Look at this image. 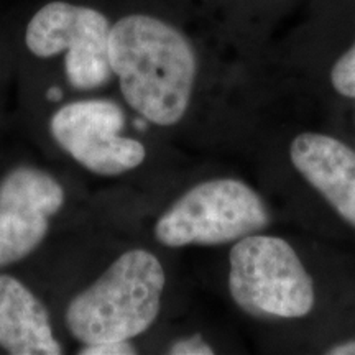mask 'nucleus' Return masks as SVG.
Here are the masks:
<instances>
[{
	"label": "nucleus",
	"instance_id": "f257e3e1",
	"mask_svg": "<svg viewBox=\"0 0 355 355\" xmlns=\"http://www.w3.org/2000/svg\"><path fill=\"white\" fill-rule=\"evenodd\" d=\"M109 61L127 104L145 121L171 127L184 117L199 63L178 26L148 12L112 19Z\"/></svg>",
	"mask_w": 355,
	"mask_h": 355
},
{
	"label": "nucleus",
	"instance_id": "f03ea898",
	"mask_svg": "<svg viewBox=\"0 0 355 355\" xmlns=\"http://www.w3.org/2000/svg\"><path fill=\"white\" fill-rule=\"evenodd\" d=\"M166 275L152 252L132 248L117 257L66 308L69 334L83 345L132 340L157 321Z\"/></svg>",
	"mask_w": 355,
	"mask_h": 355
},
{
	"label": "nucleus",
	"instance_id": "7ed1b4c3",
	"mask_svg": "<svg viewBox=\"0 0 355 355\" xmlns=\"http://www.w3.org/2000/svg\"><path fill=\"white\" fill-rule=\"evenodd\" d=\"M112 17L101 7L78 0H48L26 20L21 43L35 60L61 58L66 81L78 91L107 86Z\"/></svg>",
	"mask_w": 355,
	"mask_h": 355
},
{
	"label": "nucleus",
	"instance_id": "20e7f679",
	"mask_svg": "<svg viewBox=\"0 0 355 355\" xmlns=\"http://www.w3.org/2000/svg\"><path fill=\"white\" fill-rule=\"evenodd\" d=\"M229 291L234 303L261 318L300 319L314 308V283L290 243L250 234L229 254Z\"/></svg>",
	"mask_w": 355,
	"mask_h": 355
},
{
	"label": "nucleus",
	"instance_id": "39448f33",
	"mask_svg": "<svg viewBox=\"0 0 355 355\" xmlns=\"http://www.w3.org/2000/svg\"><path fill=\"white\" fill-rule=\"evenodd\" d=\"M270 224L263 199L232 178L199 183L173 202L155 224V239L165 247L222 245L237 242Z\"/></svg>",
	"mask_w": 355,
	"mask_h": 355
},
{
	"label": "nucleus",
	"instance_id": "423d86ee",
	"mask_svg": "<svg viewBox=\"0 0 355 355\" xmlns=\"http://www.w3.org/2000/svg\"><path fill=\"white\" fill-rule=\"evenodd\" d=\"M125 114L109 99L74 101L50 119V133L74 162L99 176H119L146 158L141 141L122 135Z\"/></svg>",
	"mask_w": 355,
	"mask_h": 355
},
{
	"label": "nucleus",
	"instance_id": "0eeeda50",
	"mask_svg": "<svg viewBox=\"0 0 355 355\" xmlns=\"http://www.w3.org/2000/svg\"><path fill=\"white\" fill-rule=\"evenodd\" d=\"M64 201L60 181L40 168L19 165L0 180V270L42 245Z\"/></svg>",
	"mask_w": 355,
	"mask_h": 355
},
{
	"label": "nucleus",
	"instance_id": "6e6552de",
	"mask_svg": "<svg viewBox=\"0 0 355 355\" xmlns=\"http://www.w3.org/2000/svg\"><path fill=\"white\" fill-rule=\"evenodd\" d=\"M293 166L355 227V152L340 140L306 132L290 146Z\"/></svg>",
	"mask_w": 355,
	"mask_h": 355
},
{
	"label": "nucleus",
	"instance_id": "1a4fd4ad",
	"mask_svg": "<svg viewBox=\"0 0 355 355\" xmlns=\"http://www.w3.org/2000/svg\"><path fill=\"white\" fill-rule=\"evenodd\" d=\"M0 347L12 355L63 354L46 306L7 273H0Z\"/></svg>",
	"mask_w": 355,
	"mask_h": 355
},
{
	"label": "nucleus",
	"instance_id": "9d476101",
	"mask_svg": "<svg viewBox=\"0 0 355 355\" xmlns=\"http://www.w3.org/2000/svg\"><path fill=\"white\" fill-rule=\"evenodd\" d=\"M331 83L340 96L355 99V42L332 66Z\"/></svg>",
	"mask_w": 355,
	"mask_h": 355
},
{
	"label": "nucleus",
	"instance_id": "9b49d317",
	"mask_svg": "<svg viewBox=\"0 0 355 355\" xmlns=\"http://www.w3.org/2000/svg\"><path fill=\"white\" fill-rule=\"evenodd\" d=\"M81 355H133L137 354L135 345L130 340H112V343H101L83 345L79 350Z\"/></svg>",
	"mask_w": 355,
	"mask_h": 355
},
{
	"label": "nucleus",
	"instance_id": "f8f14e48",
	"mask_svg": "<svg viewBox=\"0 0 355 355\" xmlns=\"http://www.w3.org/2000/svg\"><path fill=\"white\" fill-rule=\"evenodd\" d=\"M168 352L173 355H212L214 354V349L209 344L204 343L201 336L196 334L188 337V339L176 340Z\"/></svg>",
	"mask_w": 355,
	"mask_h": 355
},
{
	"label": "nucleus",
	"instance_id": "ddd939ff",
	"mask_svg": "<svg viewBox=\"0 0 355 355\" xmlns=\"http://www.w3.org/2000/svg\"><path fill=\"white\" fill-rule=\"evenodd\" d=\"M329 355H355V339L347 340V343L332 345L326 350Z\"/></svg>",
	"mask_w": 355,
	"mask_h": 355
},
{
	"label": "nucleus",
	"instance_id": "4468645a",
	"mask_svg": "<svg viewBox=\"0 0 355 355\" xmlns=\"http://www.w3.org/2000/svg\"><path fill=\"white\" fill-rule=\"evenodd\" d=\"M46 96L50 97V99H53V101H60L61 97H63V91H61V87L51 86V89H48Z\"/></svg>",
	"mask_w": 355,
	"mask_h": 355
}]
</instances>
